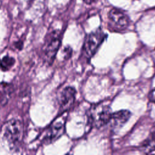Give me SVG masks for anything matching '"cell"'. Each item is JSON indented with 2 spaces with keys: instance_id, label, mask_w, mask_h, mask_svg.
Instances as JSON below:
<instances>
[{
  "instance_id": "6da1fadb",
  "label": "cell",
  "mask_w": 155,
  "mask_h": 155,
  "mask_svg": "<svg viewBox=\"0 0 155 155\" xmlns=\"http://www.w3.org/2000/svg\"><path fill=\"white\" fill-rule=\"evenodd\" d=\"M112 114L111 110L108 105L97 104L93 105L88 112V117L91 126L101 128L107 125Z\"/></svg>"
},
{
  "instance_id": "7a4b0ae2",
  "label": "cell",
  "mask_w": 155,
  "mask_h": 155,
  "mask_svg": "<svg viewBox=\"0 0 155 155\" xmlns=\"http://www.w3.org/2000/svg\"><path fill=\"white\" fill-rule=\"evenodd\" d=\"M61 45L60 35L54 31L50 33L47 37L42 47V56L44 61L51 64L58 53Z\"/></svg>"
},
{
  "instance_id": "3957f363",
  "label": "cell",
  "mask_w": 155,
  "mask_h": 155,
  "mask_svg": "<svg viewBox=\"0 0 155 155\" xmlns=\"http://www.w3.org/2000/svg\"><path fill=\"white\" fill-rule=\"evenodd\" d=\"M105 37V33L100 28L86 36L83 45V53L87 58L89 59L95 54Z\"/></svg>"
},
{
  "instance_id": "277c9868",
  "label": "cell",
  "mask_w": 155,
  "mask_h": 155,
  "mask_svg": "<svg viewBox=\"0 0 155 155\" xmlns=\"http://www.w3.org/2000/svg\"><path fill=\"white\" fill-rule=\"evenodd\" d=\"M23 125L18 119H12L7 122L4 130V136L12 145L19 143L23 136Z\"/></svg>"
},
{
  "instance_id": "5b68a950",
  "label": "cell",
  "mask_w": 155,
  "mask_h": 155,
  "mask_svg": "<svg viewBox=\"0 0 155 155\" xmlns=\"http://www.w3.org/2000/svg\"><path fill=\"white\" fill-rule=\"evenodd\" d=\"M109 24L116 30L126 29L130 24V19L127 13L120 9L113 8L108 13Z\"/></svg>"
},
{
  "instance_id": "8992f818",
  "label": "cell",
  "mask_w": 155,
  "mask_h": 155,
  "mask_svg": "<svg viewBox=\"0 0 155 155\" xmlns=\"http://www.w3.org/2000/svg\"><path fill=\"white\" fill-rule=\"evenodd\" d=\"M76 90L71 87H67L61 91L59 101L61 111H67L73 106L76 99Z\"/></svg>"
},
{
  "instance_id": "52a82bcc",
  "label": "cell",
  "mask_w": 155,
  "mask_h": 155,
  "mask_svg": "<svg viewBox=\"0 0 155 155\" xmlns=\"http://www.w3.org/2000/svg\"><path fill=\"white\" fill-rule=\"evenodd\" d=\"M65 130V124L63 122L58 121L54 122L46 131L43 137L44 143L45 144L53 143L64 134Z\"/></svg>"
},
{
  "instance_id": "ba28073f",
  "label": "cell",
  "mask_w": 155,
  "mask_h": 155,
  "mask_svg": "<svg viewBox=\"0 0 155 155\" xmlns=\"http://www.w3.org/2000/svg\"><path fill=\"white\" fill-rule=\"evenodd\" d=\"M131 113L129 111L122 110L112 113L111 118L108 124L114 130H117L122 127L129 119Z\"/></svg>"
},
{
  "instance_id": "9c48e42d",
  "label": "cell",
  "mask_w": 155,
  "mask_h": 155,
  "mask_svg": "<svg viewBox=\"0 0 155 155\" xmlns=\"http://www.w3.org/2000/svg\"><path fill=\"white\" fill-rule=\"evenodd\" d=\"M141 148L145 153H150L155 150V130L144 141Z\"/></svg>"
},
{
  "instance_id": "30bf717a",
  "label": "cell",
  "mask_w": 155,
  "mask_h": 155,
  "mask_svg": "<svg viewBox=\"0 0 155 155\" xmlns=\"http://www.w3.org/2000/svg\"><path fill=\"white\" fill-rule=\"evenodd\" d=\"M15 59L8 55H5L0 59V69L4 71L9 70L14 65Z\"/></svg>"
},
{
  "instance_id": "8fae6325",
  "label": "cell",
  "mask_w": 155,
  "mask_h": 155,
  "mask_svg": "<svg viewBox=\"0 0 155 155\" xmlns=\"http://www.w3.org/2000/svg\"><path fill=\"white\" fill-rule=\"evenodd\" d=\"M98 0H83V1L84 2V3H85L86 4H93L96 2H97Z\"/></svg>"
},
{
  "instance_id": "7c38bea8",
  "label": "cell",
  "mask_w": 155,
  "mask_h": 155,
  "mask_svg": "<svg viewBox=\"0 0 155 155\" xmlns=\"http://www.w3.org/2000/svg\"><path fill=\"white\" fill-rule=\"evenodd\" d=\"M150 98H151V100L153 102L155 103V89L151 92Z\"/></svg>"
}]
</instances>
